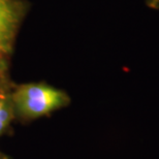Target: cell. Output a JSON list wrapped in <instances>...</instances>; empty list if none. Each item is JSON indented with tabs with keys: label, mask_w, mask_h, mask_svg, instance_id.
I'll return each mask as SVG.
<instances>
[{
	"label": "cell",
	"mask_w": 159,
	"mask_h": 159,
	"mask_svg": "<svg viewBox=\"0 0 159 159\" xmlns=\"http://www.w3.org/2000/svg\"><path fill=\"white\" fill-rule=\"evenodd\" d=\"M12 119V104L8 101L0 109V135L5 131Z\"/></svg>",
	"instance_id": "3957f363"
},
{
	"label": "cell",
	"mask_w": 159,
	"mask_h": 159,
	"mask_svg": "<svg viewBox=\"0 0 159 159\" xmlns=\"http://www.w3.org/2000/svg\"><path fill=\"white\" fill-rule=\"evenodd\" d=\"M0 159H7V157L4 156V155H2L1 153H0Z\"/></svg>",
	"instance_id": "8992f818"
},
{
	"label": "cell",
	"mask_w": 159,
	"mask_h": 159,
	"mask_svg": "<svg viewBox=\"0 0 159 159\" xmlns=\"http://www.w3.org/2000/svg\"><path fill=\"white\" fill-rule=\"evenodd\" d=\"M22 17L23 6L20 2L0 0V57L11 51Z\"/></svg>",
	"instance_id": "7a4b0ae2"
},
{
	"label": "cell",
	"mask_w": 159,
	"mask_h": 159,
	"mask_svg": "<svg viewBox=\"0 0 159 159\" xmlns=\"http://www.w3.org/2000/svg\"><path fill=\"white\" fill-rule=\"evenodd\" d=\"M146 5L153 11H159V0H146Z\"/></svg>",
	"instance_id": "277c9868"
},
{
	"label": "cell",
	"mask_w": 159,
	"mask_h": 159,
	"mask_svg": "<svg viewBox=\"0 0 159 159\" xmlns=\"http://www.w3.org/2000/svg\"><path fill=\"white\" fill-rule=\"evenodd\" d=\"M6 101H7V100L4 99V98H0V109H1V107L6 103Z\"/></svg>",
	"instance_id": "5b68a950"
},
{
	"label": "cell",
	"mask_w": 159,
	"mask_h": 159,
	"mask_svg": "<svg viewBox=\"0 0 159 159\" xmlns=\"http://www.w3.org/2000/svg\"><path fill=\"white\" fill-rule=\"evenodd\" d=\"M70 102L67 93L43 83L23 84L11 95L12 107L24 119L48 116Z\"/></svg>",
	"instance_id": "6da1fadb"
}]
</instances>
